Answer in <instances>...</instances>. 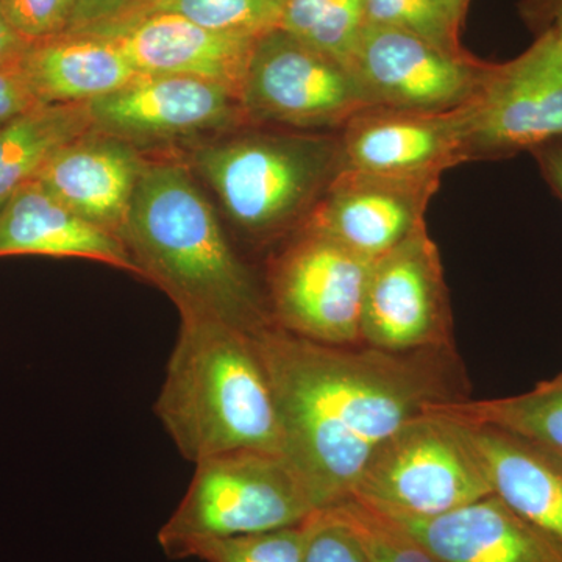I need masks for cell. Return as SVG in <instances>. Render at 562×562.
Wrapping results in <instances>:
<instances>
[{
    "instance_id": "18",
    "label": "cell",
    "mask_w": 562,
    "mask_h": 562,
    "mask_svg": "<svg viewBox=\"0 0 562 562\" xmlns=\"http://www.w3.org/2000/svg\"><path fill=\"white\" fill-rule=\"evenodd\" d=\"M457 424L492 494L562 546V457L501 428Z\"/></svg>"
},
{
    "instance_id": "25",
    "label": "cell",
    "mask_w": 562,
    "mask_h": 562,
    "mask_svg": "<svg viewBox=\"0 0 562 562\" xmlns=\"http://www.w3.org/2000/svg\"><path fill=\"white\" fill-rule=\"evenodd\" d=\"M465 0H364L366 22L425 40L450 54H465L460 43Z\"/></svg>"
},
{
    "instance_id": "5",
    "label": "cell",
    "mask_w": 562,
    "mask_h": 562,
    "mask_svg": "<svg viewBox=\"0 0 562 562\" xmlns=\"http://www.w3.org/2000/svg\"><path fill=\"white\" fill-rule=\"evenodd\" d=\"M316 513L286 458L236 450L195 464L190 487L162 525L158 542L172 560H187L198 543L295 527Z\"/></svg>"
},
{
    "instance_id": "32",
    "label": "cell",
    "mask_w": 562,
    "mask_h": 562,
    "mask_svg": "<svg viewBox=\"0 0 562 562\" xmlns=\"http://www.w3.org/2000/svg\"><path fill=\"white\" fill-rule=\"evenodd\" d=\"M136 0H76L68 31L77 33L117 20Z\"/></svg>"
},
{
    "instance_id": "26",
    "label": "cell",
    "mask_w": 562,
    "mask_h": 562,
    "mask_svg": "<svg viewBox=\"0 0 562 562\" xmlns=\"http://www.w3.org/2000/svg\"><path fill=\"white\" fill-rule=\"evenodd\" d=\"M324 512L353 536L368 562H441L391 517L357 498Z\"/></svg>"
},
{
    "instance_id": "9",
    "label": "cell",
    "mask_w": 562,
    "mask_h": 562,
    "mask_svg": "<svg viewBox=\"0 0 562 562\" xmlns=\"http://www.w3.org/2000/svg\"><path fill=\"white\" fill-rule=\"evenodd\" d=\"M452 306L441 254L420 225L371 262L361 312V344L387 351L453 347Z\"/></svg>"
},
{
    "instance_id": "22",
    "label": "cell",
    "mask_w": 562,
    "mask_h": 562,
    "mask_svg": "<svg viewBox=\"0 0 562 562\" xmlns=\"http://www.w3.org/2000/svg\"><path fill=\"white\" fill-rule=\"evenodd\" d=\"M427 414L501 428L562 457V372L524 394L491 401L462 398L431 405Z\"/></svg>"
},
{
    "instance_id": "19",
    "label": "cell",
    "mask_w": 562,
    "mask_h": 562,
    "mask_svg": "<svg viewBox=\"0 0 562 562\" xmlns=\"http://www.w3.org/2000/svg\"><path fill=\"white\" fill-rule=\"evenodd\" d=\"M11 255L83 258L139 276L121 236L85 221L36 180L0 209V257Z\"/></svg>"
},
{
    "instance_id": "28",
    "label": "cell",
    "mask_w": 562,
    "mask_h": 562,
    "mask_svg": "<svg viewBox=\"0 0 562 562\" xmlns=\"http://www.w3.org/2000/svg\"><path fill=\"white\" fill-rule=\"evenodd\" d=\"M74 3L76 0H0V10L13 31L33 44L68 31Z\"/></svg>"
},
{
    "instance_id": "27",
    "label": "cell",
    "mask_w": 562,
    "mask_h": 562,
    "mask_svg": "<svg viewBox=\"0 0 562 562\" xmlns=\"http://www.w3.org/2000/svg\"><path fill=\"white\" fill-rule=\"evenodd\" d=\"M310 519L280 530L211 539L192 547L187 558L205 562H303Z\"/></svg>"
},
{
    "instance_id": "24",
    "label": "cell",
    "mask_w": 562,
    "mask_h": 562,
    "mask_svg": "<svg viewBox=\"0 0 562 562\" xmlns=\"http://www.w3.org/2000/svg\"><path fill=\"white\" fill-rule=\"evenodd\" d=\"M283 2L284 0H136L120 18L172 14L210 31L260 36L279 25Z\"/></svg>"
},
{
    "instance_id": "3",
    "label": "cell",
    "mask_w": 562,
    "mask_h": 562,
    "mask_svg": "<svg viewBox=\"0 0 562 562\" xmlns=\"http://www.w3.org/2000/svg\"><path fill=\"white\" fill-rule=\"evenodd\" d=\"M179 338L155 403L184 458L260 450L283 457V431L268 372L249 333L180 314Z\"/></svg>"
},
{
    "instance_id": "6",
    "label": "cell",
    "mask_w": 562,
    "mask_h": 562,
    "mask_svg": "<svg viewBox=\"0 0 562 562\" xmlns=\"http://www.w3.org/2000/svg\"><path fill=\"white\" fill-rule=\"evenodd\" d=\"M491 494L460 425L424 414L373 453L350 497L390 517L430 519Z\"/></svg>"
},
{
    "instance_id": "34",
    "label": "cell",
    "mask_w": 562,
    "mask_h": 562,
    "mask_svg": "<svg viewBox=\"0 0 562 562\" xmlns=\"http://www.w3.org/2000/svg\"><path fill=\"white\" fill-rule=\"evenodd\" d=\"M32 44L13 31L0 10V69L20 65Z\"/></svg>"
},
{
    "instance_id": "20",
    "label": "cell",
    "mask_w": 562,
    "mask_h": 562,
    "mask_svg": "<svg viewBox=\"0 0 562 562\" xmlns=\"http://www.w3.org/2000/svg\"><path fill=\"white\" fill-rule=\"evenodd\" d=\"M20 66L41 105L90 103L138 76L113 41L92 33L33 43Z\"/></svg>"
},
{
    "instance_id": "31",
    "label": "cell",
    "mask_w": 562,
    "mask_h": 562,
    "mask_svg": "<svg viewBox=\"0 0 562 562\" xmlns=\"http://www.w3.org/2000/svg\"><path fill=\"white\" fill-rule=\"evenodd\" d=\"M20 65L0 69V124L41 105Z\"/></svg>"
},
{
    "instance_id": "14",
    "label": "cell",
    "mask_w": 562,
    "mask_h": 562,
    "mask_svg": "<svg viewBox=\"0 0 562 562\" xmlns=\"http://www.w3.org/2000/svg\"><path fill=\"white\" fill-rule=\"evenodd\" d=\"M441 177L342 168L302 228L324 233L366 260L382 257L425 222Z\"/></svg>"
},
{
    "instance_id": "4",
    "label": "cell",
    "mask_w": 562,
    "mask_h": 562,
    "mask_svg": "<svg viewBox=\"0 0 562 562\" xmlns=\"http://www.w3.org/2000/svg\"><path fill=\"white\" fill-rule=\"evenodd\" d=\"M244 238L284 241L301 231L344 168L338 132L244 125L179 155Z\"/></svg>"
},
{
    "instance_id": "1",
    "label": "cell",
    "mask_w": 562,
    "mask_h": 562,
    "mask_svg": "<svg viewBox=\"0 0 562 562\" xmlns=\"http://www.w3.org/2000/svg\"><path fill=\"white\" fill-rule=\"evenodd\" d=\"M290 462L316 512L346 502L373 453L431 405L468 398L454 347L330 346L266 325L251 333Z\"/></svg>"
},
{
    "instance_id": "8",
    "label": "cell",
    "mask_w": 562,
    "mask_h": 562,
    "mask_svg": "<svg viewBox=\"0 0 562 562\" xmlns=\"http://www.w3.org/2000/svg\"><path fill=\"white\" fill-rule=\"evenodd\" d=\"M239 101L247 124L297 132H339L369 106L350 68L279 27L255 40Z\"/></svg>"
},
{
    "instance_id": "29",
    "label": "cell",
    "mask_w": 562,
    "mask_h": 562,
    "mask_svg": "<svg viewBox=\"0 0 562 562\" xmlns=\"http://www.w3.org/2000/svg\"><path fill=\"white\" fill-rule=\"evenodd\" d=\"M308 527L303 562H368L353 536L327 512L313 514Z\"/></svg>"
},
{
    "instance_id": "13",
    "label": "cell",
    "mask_w": 562,
    "mask_h": 562,
    "mask_svg": "<svg viewBox=\"0 0 562 562\" xmlns=\"http://www.w3.org/2000/svg\"><path fill=\"white\" fill-rule=\"evenodd\" d=\"M338 133L344 168L442 177L471 161L472 102L449 111L366 106Z\"/></svg>"
},
{
    "instance_id": "23",
    "label": "cell",
    "mask_w": 562,
    "mask_h": 562,
    "mask_svg": "<svg viewBox=\"0 0 562 562\" xmlns=\"http://www.w3.org/2000/svg\"><path fill=\"white\" fill-rule=\"evenodd\" d=\"M366 24L364 0H284L277 27L349 68Z\"/></svg>"
},
{
    "instance_id": "35",
    "label": "cell",
    "mask_w": 562,
    "mask_h": 562,
    "mask_svg": "<svg viewBox=\"0 0 562 562\" xmlns=\"http://www.w3.org/2000/svg\"><path fill=\"white\" fill-rule=\"evenodd\" d=\"M465 2H469V0H465Z\"/></svg>"
},
{
    "instance_id": "15",
    "label": "cell",
    "mask_w": 562,
    "mask_h": 562,
    "mask_svg": "<svg viewBox=\"0 0 562 562\" xmlns=\"http://www.w3.org/2000/svg\"><path fill=\"white\" fill-rule=\"evenodd\" d=\"M77 33L113 41L138 74L209 80L238 95L258 38L210 31L172 14L120 18Z\"/></svg>"
},
{
    "instance_id": "11",
    "label": "cell",
    "mask_w": 562,
    "mask_h": 562,
    "mask_svg": "<svg viewBox=\"0 0 562 562\" xmlns=\"http://www.w3.org/2000/svg\"><path fill=\"white\" fill-rule=\"evenodd\" d=\"M562 138V57L536 36L519 57L491 63L472 101L471 161H495Z\"/></svg>"
},
{
    "instance_id": "17",
    "label": "cell",
    "mask_w": 562,
    "mask_h": 562,
    "mask_svg": "<svg viewBox=\"0 0 562 562\" xmlns=\"http://www.w3.org/2000/svg\"><path fill=\"white\" fill-rule=\"evenodd\" d=\"M391 519L441 562H562L561 543L494 494L430 519Z\"/></svg>"
},
{
    "instance_id": "33",
    "label": "cell",
    "mask_w": 562,
    "mask_h": 562,
    "mask_svg": "<svg viewBox=\"0 0 562 562\" xmlns=\"http://www.w3.org/2000/svg\"><path fill=\"white\" fill-rule=\"evenodd\" d=\"M542 179L562 203V138L550 140L530 151Z\"/></svg>"
},
{
    "instance_id": "10",
    "label": "cell",
    "mask_w": 562,
    "mask_h": 562,
    "mask_svg": "<svg viewBox=\"0 0 562 562\" xmlns=\"http://www.w3.org/2000/svg\"><path fill=\"white\" fill-rule=\"evenodd\" d=\"M92 128L147 154L191 147L247 124L235 91L213 81L138 74L127 85L88 103ZM149 155V154H147Z\"/></svg>"
},
{
    "instance_id": "12",
    "label": "cell",
    "mask_w": 562,
    "mask_h": 562,
    "mask_svg": "<svg viewBox=\"0 0 562 562\" xmlns=\"http://www.w3.org/2000/svg\"><path fill=\"white\" fill-rule=\"evenodd\" d=\"M491 63L450 54L409 33L366 24L349 68L369 106L449 111L472 102Z\"/></svg>"
},
{
    "instance_id": "2",
    "label": "cell",
    "mask_w": 562,
    "mask_h": 562,
    "mask_svg": "<svg viewBox=\"0 0 562 562\" xmlns=\"http://www.w3.org/2000/svg\"><path fill=\"white\" fill-rule=\"evenodd\" d=\"M122 239L139 277L165 291L180 314L221 321L249 335L272 324L265 291L179 155L149 157Z\"/></svg>"
},
{
    "instance_id": "21",
    "label": "cell",
    "mask_w": 562,
    "mask_h": 562,
    "mask_svg": "<svg viewBox=\"0 0 562 562\" xmlns=\"http://www.w3.org/2000/svg\"><path fill=\"white\" fill-rule=\"evenodd\" d=\"M91 128L88 103L38 105L0 124V209L36 180L55 151Z\"/></svg>"
},
{
    "instance_id": "7",
    "label": "cell",
    "mask_w": 562,
    "mask_h": 562,
    "mask_svg": "<svg viewBox=\"0 0 562 562\" xmlns=\"http://www.w3.org/2000/svg\"><path fill=\"white\" fill-rule=\"evenodd\" d=\"M371 262L324 233L295 232L266 269L273 324L310 341L358 346Z\"/></svg>"
},
{
    "instance_id": "16",
    "label": "cell",
    "mask_w": 562,
    "mask_h": 562,
    "mask_svg": "<svg viewBox=\"0 0 562 562\" xmlns=\"http://www.w3.org/2000/svg\"><path fill=\"white\" fill-rule=\"evenodd\" d=\"M147 160L132 144L91 128L55 151L36 181L85 221L122 238Z\"/></svg>"
},
{
    "instance_id": "30",
    "label": "cell",
    "mask_w": 562,
    "mask_h": 562,
    "mask_svg": "<svg viewBox=\"0 0 562 562\" xmlns=\"http://www.w3.org/2000/svg\"><path fill=\"white\" fill-rule=\"evenodd\" d=\"M519 13L535 38L552 40L562 57V0H520Z\"/></svg>"
}]
</instances>
